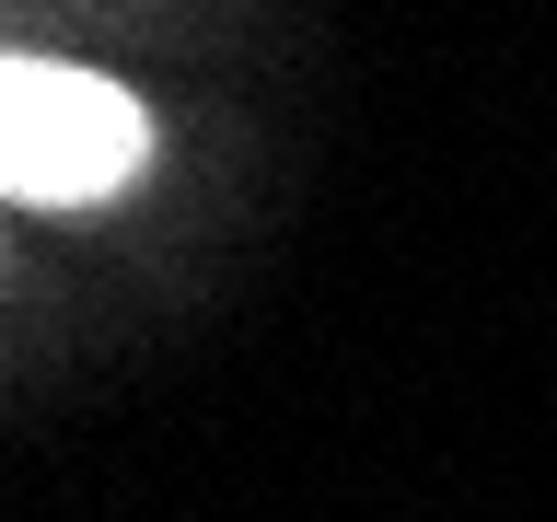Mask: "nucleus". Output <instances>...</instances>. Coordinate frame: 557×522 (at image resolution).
I'll return each instance as SVG.
<instances>
[{"label": "nucleus", "mask_w": 557, "mask_h": 522, "mask_svg": "<svg viewBox=\"0 0 557 522\" xmlns=\"http://www.w3.org/2000/svg\"><path fill=\"white\" fill-rule=\"evenodd\" d=\"M151 163V116L104 70L12 59L0 70V186L12 198H116Z\"/></svg>", "instance_id": "f257e3e1"}]
</instances>
